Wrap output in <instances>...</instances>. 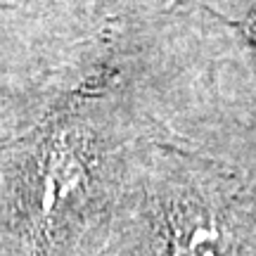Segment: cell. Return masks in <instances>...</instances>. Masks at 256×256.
<instances>
[{
	"label": "cell",
	"mask_w": 256,
	"mask_h": 256,
	"mask_svg": "<svg viewBox=\"0 0 256 256\" xmlns=\"http://www.w3.org/2000/svg\"><path fill=\"white\" fill-rule=\"evenodd\" d=\"M142 0H0V12H36V14H104L130 8Z\"/></svg>",
	"instance_id": "3957f363"
},
{
	"label": "cell",
	"mask_w": 256,
	"mask_h": 256,
	"mask_svg": "<svg viewBox=\"0 0 256 256\" xmlns=\"http://www.w3.org/2000/svg\"><path fill=\"white\" fill-rule=\"evenodd\" d=\"M116 69L0 102V226L14 256H98L152 136Z\"/></svg>",
	"instance_id": "6da1fadb"
},
{
	"label": "cell",
	"mask_w": 256,
	"mask_h": 256,
	"mask_svg": "<svg viewBox=\"0 0 256 256\" xmlns=\"http://www.w3.org/2000/svg\"><path fill=\"white\" fill-rule=\"evenodd\" d=\"M0 256H14V252H12V247H10L8 235H5V230H2V226H0Z\"/></svg>",
	"instance_id": "277c9868"
},
{
	"label": "cell",
	"mask_w": 256,
	"mask_h": 256,
	"mask_svg": "<svg viewBox=\"0 0 256 256\" xmlns=\"http://www.w3.org/2000/svg\"><path fill=\"white\" fill-rule=\"evenodd\" d=\"M98 256H256V194L226 164L150 136Z\"/></svg>",
	"instance_id": "7a4b0ae2"
}]
</instances>
